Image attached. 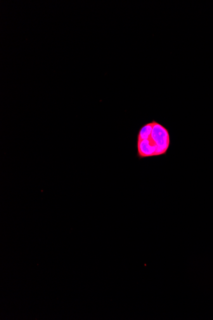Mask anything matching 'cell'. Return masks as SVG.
Returning <instances> with one entry per match:
<instances>
[{
	"instance_id": "obj_1",
	"label": "cell",
	"mask_w": 213,
	"mask_h": 320,
	"mask_svg": "<svg viewBox=\"0 0 213 320\" xmlns=\"http://www.w3.org/2000/svg\"><path fill=\"white\" fill-rule=\"evenodd\" d=\"M170 144L169 130L153 121L142 127L137 136V156L142 158L165 155Z\"/></svg>"
}]
</instances>
